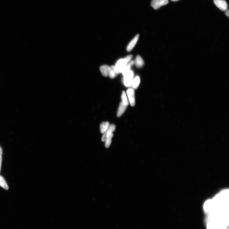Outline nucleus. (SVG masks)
Returning <instances> with one entry per match:
<instances>
[{"mask_svg":"<svg viewBox=\"0 0 229 229\" xmlns=\"http://www.w3.org/2000/svg\"><path fill=\"white\" fill-rule=\"evenodd\" d=\"M214 2L215 5L220 10L223 11L227 10V4L225 0H214Z\"/></svg>","mask_w":229,"mask_h":229,"instance_id":"5","label":"nucleus"},{"mask_svg":"<svg viewBox=\"0 0 229 229\" xmlns=\"http://www.w3.org/2000/svg\"><path fill=\"white\" fill-rule=\"evenodd\" d=\"M121 99L122 102L127 107L129 104V101L127 99L126 94L125 91H123L122 92L121 95Z\"/></svg>","mask_w":229,"mask_h":229,"instance_id":"14","label":"nucleus"},{"mask_svg":"<svg viewBox=\"0 0 229 229\" xmlns=\"http://www.w3.org/2000/svg\"><path fill=\"white\" fill-rule=\"evenodd\" d=\"M140 83V79L138 76H136L132 81L131 86L134 88L136 89L137 88Z\"/></svg>","mask_w":229,"mask_h":229,"instance_id":"13","label":"nucleus"},{"mask_svg":"<svg viewBox=\"0 0 229 229\" xmlns=\"http://www.w3.org/2000/svg\"><path fill=\"white\" fill-rule=\"evenodd\" d=\"M127 106L122 102L120 104L117 114V116L118 117H121L126 111Z\"/></svg>","mask_w":229,"mask_h":229,"instance_id":"9","label":"nucleus"},{"mask_svg":"<svg viewBox=\"0 0 229 229\" xmlns=\"http://www.w3.org/2000/svg\"><path fill=\"white\" fill-rule=\"evenodd\" d=\"M118 74L116 72L114 66H112L110 67V71L109 74V76L111 79H113L116 77Z\"/></svg>","mask_w":229,"mask_h":229,"instance_id":"16","label":"nucleus"},{"mask_svg":"<svg viewBox=\"0 0 229 229\" xmlns=\"http://www.w3.org/2000/svg\"><path fill=\"white\" fill-rule=\"evenodd\" d=\"M139 38V35L138 34L130 42L127 48V50L128 52L134 49L138 42Z\"/></svg>","mask_w":229,"mask_h":229,"instance_id":"7","label":"nucleus"},{"mask_svg":"<svg viewBox=\"0 0 229 229\" xmlns=\"http://www.w3.org/2000/svg\"><path fill=\"white\" fill-rule=\"evenodd\" d=\"M134 76L133 72L130 70L124 76L123 83L126 87H129L131 86Z\"/></svg>","mask_w":229,"mask_h":229,"instance_id":"2","label":"nucleus"},{"mask_svg":"<svg viewBox=\"0 0 229 229\" xmlns=\"http://www.w3.org/2000/svg\"><path fill=\"white\" fill-rule=\"evenodd\" d=\"M135 64L137 67L139 68L143 66L144 62L141 56H138L136 58Z\"/></svg>","mask_w":229,"mask_h":229,"instance_id":"10","label":"nucleus"},{"mask_svg":"<svg viewBox=\"0 0 229 229\" xmlns=\"http://www.w3.org/2000/svg\"><path fill=\"white\" fill-rule=\"evenodd\" d=\"M226 11L225 12V14L228 17H229V10H227V11Z\"/></svg>","mask_w":229,"mask_h":229,"instance_id":"20","label":"nucleus"},{"mask_svg":"<svg viewBox=\"0 0 229 229\" xmlns=\"http://www.w3.org/2000/svg\"><path fill=\"white\" fill-rule=\"evenodd\" d=\"M2 161V156H0V173H1Z\"/></svg>","mask_w":229,"mask_h":229,"instance_id":"18","label":"nucleus"},{"mask_svg":"<svg viewBox=\"0 0 229 229\" xmlns=\"http://www.w3.org/2000/svg\"><path fill=\"white\" fill-rule=\"evenodd\" d=\"M113 136V134H112L107 137L105 140V146L107 148H109L111 144L112 139Z\"/></svg>","mask_w":229,"mask_h":229,"instance_id":"17","label":"nucleus"},{"mask_svg":"<svg viewBox=\"0 0 229 229\" xmlns=\"http://www.w3.org/2000/svg\"><path fill=\"white\" fill-rule=\"evenodd\" d=\"M110 124L108 122H103L101 123L100 125V130L102 134H103L108 129L109 126Z\"/></svg>","mask_w":229,"mask_h":229,"instance_id":"11","label":"nucleus"},{"mask_svg":"<svg viewBox=\"0 0 229 229\" xmlns=\"http://www.w3.org/2000/svg\"><path fill=\"white\" fill-rule=\"evenodd\" d=\"M0 186L6 190L9 189L6 180L1 176H0Z\"/></svg>","mask_w":229,"mask_h":229,"instance_id":"15","label":"nucleus"},{"mask_svg":"<svg viewBox=\"0 0 229 229\" xmlns=\"http://www.w3.org/2000/svg\"><path fill=\"white\" fill-rule=\"evenodd\" d=\"M116 126L114 124L110 125L108 129L103 134L102 137V141L103 142H105L106 139L107 137L112 134L113 132L115 130Z\"/></svg>","mask_w":229,"mask_h":229,"instance_id":"6","label":"nucleus"},{"mask_svg":"<svg viewBox=\"0 0 229 229\" xmlns=\"http://www.w3.org/2000/svg\"><path fill=\"white\" fill-rule=\"evenodd\" d=\"M129 99V101L132 107H134L135 104V92L134 89L129 88L127 91Z\"/></svg>","mask_w":229,"mask_h":229,"instance_id":"4","label":"nucleus"},{"mask_svg":"<svg viewBox=\"0 0 229 229\" xmlns=\"http://www.w3.org/2000/svg\"><path fill=\"white\" fill-rule=\"evenodd\" d=\"M171 1L174 2L177 1H179V0H171Z\"/></svg>","mask_w":229,"mask_h":229,"instance_id":"21","label":"nucleus"},{"mask_svg":"<svg viewBox=\"0 0 229 229\" xmlns=\"http://www.w3.org/2000/svg\"><path fill=\"white\" fill-rule=\"evenodd\" d=\"M3 153L2 150V148L0 146V156H2Z\"/></svg>","mask_w":229,"mask_h":229,"instance_id":"19","label":"nucleus"},{"mask_svg":"<svg viewBox=\"0 0 229 229\" xmlns=\"http://www.w3.org/2000/svg\"><path fill=\"white\" fill-rule=\"evenodd\" d=\"M133 57V55H129L125 58L120 59L117 61L116 65L114 66V68L118 74L122 73L123 70L130 62Z\"/></svg>","mask_w":229,"mask_h":229,"instance_id":"1","label":"nucleus"},{"mask_svg":"<svg viewBox=\"0 0 229 229\" xmlns=\"http://www.w3.org/2000/svg\"><path fill=\"white\" fill-rule=\"evenodd\" d=\"M168 3V0H153L151 5L154 9L157 10Z\"/></svg>","mask_w":229,"mask_h":229,"instance_id":"3","label":"nucleus"},{"mask_svg":"<svg viewBox=\"0 0 229 229\" xmlns=\"http://www.w3.org/2000/svg\"><path fill=\"white\" fill-rule=\"evenodd\" d=\"M100 71L102 75L104 76L107 77L109 76L110 71V67L107 65H103L101 66Z\"/></svg>","mask_w":229,"mask_h":229,"instance_id":"8","label":"nucleus"},{"mask_svg":"<svg viewBox=\"0 0 229 229\" xmlns=\"http://www.w3.org/2000/svg\"><path fill=\"white\" fill-rule=\"evenodd\" d=\"M135 64L134 60H131L128 63L127 65L125 67L122 72V74L124 76L126 75L130 70V69L132 66Z\"/></svg>","mask_w":229,"mask_h":229,"instance_id":"12","label":"nucleus"}]
</instances>
